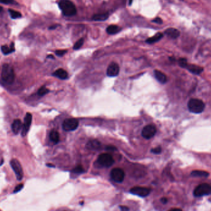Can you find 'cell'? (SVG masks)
Masks as SVG:
<instances>
[{
    "label": "cell",
    "instance_id": "cell-1",
    "mask_svg": "<svg viewBox=\"0 0 211 211\" xmlns=\"http://www.w3.org/2000/svg\"><path fill=\"white\" fill-rule=\"evenodd\" d=\"M59 6L66 16H72L77 13V9L74 4L70 0H60Z\"/></svg>",
    "mask_w": 211,
    "mask_h": 211
},
{
    "label": "cell",
    "instance_id": "cell-2",
    "mask_svg": "<svg viewBox=\"0 0 211 211\" xmlns=\"http://www.w3.org/2000/svg\"><path fill=\"white\" fill-rule=\"evenodd\" d=\"M2 80L8 84H11L14 81L15 73L11 66L5 64L3 66L1 72Z\"/></svg>",
    "mask_w": 211,
    "mask_h": 211
},
{
    "label": "cell",
    "instance_id": "cell-3",
    "mask_svg": "<svg viewBox=\"0 0 211 211\" xmlns=\"http://www.w3.org/2000/svg\"><path fill=\"white\" fill-rule=\"evenodd\" d=\"M188 107L189 110L193 113H201L205 108V104L201 100L192 99L188 102Z\"/></svg>",
    "mask_w": 211,
    "mask_h": 211
},
{
    "label": "cell",
    "instance_id": "cell-4",
    "mask_svg": "<svg viewBox=\"0 0 211 211\" xmlns=\"http://www.w3.org/2000/svg\"><path fill=\"white\" fill-rule=\"evenodd\" d=\"M211 194V186L207 183H203L198 185L194 190L193 195L195 197H202Z\"/></svg>",
    "mask_w": 211,
    "mask_h": 211
},
{
    "label": "cell",
    "instance_id": "cell-5",
    "mask_svg": "<svg viewBox=\"0 0 211 211\" xmlns=\"http://www.w3.org/2000/svg\"><path fill=\"white\" fill-rule=\"evenodd\" d=\"M98 162L103 166L109 167V166H112L114 163V159L110 154L104 153L99 155L98 158Z\"/></svg>",
    "mask_w": 211,
    "mask_h": 211
},
{
    "label": "cell",
    "instance_id": "cell-6",
    "mask_svg": "<svg viewBox=\"0 0 211 211\" xmlns=\"http://www.w3.org/2000/svg\"><path fill=\"white\" fill-rule=\"evenodd\" d=\"M10 164L12 169H13V170L14 171L16 175L17 179L19 181L21 180L23 178L24 173H23V170L21 163L19 162L18 160L14 159L11 160Z\"/></svg>",
    "mask_w": 211,
    "mask_h": 211
},
{
    "label": "cell",
    "instance_id": "cell-7",
    "mask_svg": "<svg viewBox=\"0 0 211 211\" xmlns=\"http://www.w3.org/2000/svg\"><path fill=\"white\" fill-rule=\"evenodd\" d=\"M111 177L114 181L121 183L125 178V172L120 168H115L111 170Z\"/></svg>",
    "mask_w": 211,
    "mask_h": 211
},
{
    "label": "cell",
    "instance_id": "cell-8",
    "mask_svg": "<svg viewBox=\"0 0 211 211\" xmlns=\"http://www.w3.org/2000/svg\"><path fill=\"white\" fill-rule=\"evenodd\" d=\"M78 126V121L75 118H68L64 121L63 128L66 131L75 130Z\"/></svg>",
    "mask_w": 211,
    "mask_h": 211
},
{
    "label": "cell",
    "instance_id": "cell-9",
    "mask_svg": "<svg viewBox=\"0 0 211 211\" xmlns=\"http://www.w3.org/2000/svg\"><path fill=\"white\" fill-rule=\"evenodd\" d=\"M131 194L137 195L140 197H146L149 195L151 189L142 186H135L131 188L130 190Z\"/></svg>",
    "mask_w": 211,
    "mask_h": 211
},
{
    "label": "cell",
    "instance_id": "cell-10",
    "mask_svg": "<svg viewBox=\"0 0 211 211\" xmlns=\"http://www.w3.org/2000/svg\"><path fill=\"white\" fill-rule=\"evenodd\" d=\"M156 133V128L153 125H148L144 127L142 130V136L146 139L152 138Z\"/></svg>",
    "mask_w": 211,
    "mask_h": 211
},
{
    "label": "cell",
    "instance_id": "cell-11",
    "mask_svg": "<svg viewBox=\"0 0 211 211\" xmlns=\"http://www.w3.org/2000/svg\"><path fill=\"white\" fill-rule=\"evenodd\" d=\"M32 121V114L30 113H27L26 114V116L24 119V123L22 126V136L24 137L27 135L28 131L30 129L31 123Z\"/></svg>",
    "mask_w": 211,
    "mask_h": 211
},
{
    "label": "cell",
    "instance_id": "cell-12",
    "mask_svg": "<svg viewBox=\"0 0 211 211\" xmlns=\"http://www.w3.org/2000/svg\"><path fill=\"white\" fill-rule=\"evenodd\" d=\"M119 71L120 69L119 65L116 63H112L109 65L106 73L109 77H115L119 74Z\"/></svg>",
    "mask_w": 211,
    "mask_h": 211
},
{
    "label": "cell",
    "instance_id": "cell-13",
    "mask_svg": "<svg viewBox=\"0 0 211 211\" xmlns=\"http://www.w3.org/2000/svg\"><path fill=\"white\" fill-rule=\"evenodd\" d=\"M184 68L187 69L190 73L196 75H198L203 71V68L195 65H190L188 63L186 65Z\"/></svg>",
    "mask_w": 211,
    "mask_h": 211
},
{
    "label": "cell",
    "instance_id": "cell-14",
    "mask_svg": "<svg viewBox=\"0 0 211 211\" xmlns=\"http://www.w3.org/2000/svg\"><path fill=\"white\" fill-rule=\"evenodd\" d=\"M165 33L167 36L171 39H177L180 36V32L179 30L175 28H169L166 29L165 31Z\"/></svg>",
    "mask_w": 211,
    "mask_h": 211
},
{
    "label": "cell",
    "instance_id": "cell-15",
    "mask_svg": "<svg viewBox=\"0 0 211 211\" xmlns=\"http://www.w3.org/2000/svg\"><path fill=\"white\" fill-rule=\"evenodd\" d=\"M22 123L21 120L17 119L15 120L13 122V123L12 125V130L13 131V133L15 134H18L19 132L22 129Z\"/></svg>",
    "mask_w": 211,
    "mask_h": 211
},
{
    "label": "cell",
    "instance_id": "cell-16",
    "mask_svg": "<svg viewBox=\"0 0 211 211\" xmlns=\"http://www.w3.org/2000/svg\"><path fill=\"white\" fill-rule=\"evenodd\" d=\"M154 73V76H155V77L156 78V79L159 82H161L162 84H164L167 82V76L162 72L159 71V70H155Z\"/></svg>",
    "mask_w": 211,
    "mask_h": 211
},
{
    "label": "cell",
    "instance_id": "cell-17",
    "mask_svg": "<svg viewBox=\"0 0 211 211\" xmlns=\"http://www.w3.org/2000/svg\"><path fill=\"white\" fill-rule=\"evenodd\" d=\"M52 75L60 79H66L68 77L67 72L63 69H58L53 73Z\"/></svg>",
    "mask_w": 211,
    "mask_h": 211
},
{
    "label": "cell",
    "instance_id": "cell-18",
    "mask_svg": "<svg viewBox=\"0 0 211 211\" xmlns=\"http://www.w3.org/2000/svg\"><path fill=\"white\" fill-rule=\"evenodd\" d=\"M49 138L51 139V140L52 142H53L54 143L56 144L59 141L60 139V136H59V134L57 131L55 130H52L50 132L49 134Z\"/></svg>",
    "mask_w": 211,
    "mask_h": 211
},
{
    "label": "cell",
    "instance_id": "cell-19",
    "mask_svg": "<svg viewBox=\"0 0 211 211\" xmlns=\"http://www.w3.org/2000/svg\"><path fill=\"white\" fill-rule=\"evenodd\" d=\"M109 17L108 13H102L95 14L93 17V20L95 21H106Z\"/></svg>",
    "mask_w": 211,
    "mask_h": 211
},
{
    "label": "cell",
    "instance_id": "cell-20",
    "mask_svg": "<svg viewBox=\"0 0 211 211\" xmlns=\"http://www.w3.org/2000/svg\"><path fill=\"white\" fill-rule=\"evenodd\" d=\"M162 37H163V34L162 33L159 32V33H156L155 36L148 39L146 40V42L148 43H153L159 41Z\"/></svg>",
    "mask_w": 211,
    "mask_h": 211
},
{
    "label": "cell",
    "instance_id": "cell-21",
    "mask_svg": "<svg viewBox=\"0 0 211 211\" xmlns=\"http://www.w3.org/2000/svg\"><path fill=\"white\" fill-rule=\"evenodd\" d=\"M1 49L4 55H6L10 54V53H13V52H14L15 51L14 45L13 43H11L10 47H7V45H3V46L1 47Z\"/></svg>",
    "mask_w": 211,
    "mask_h": 211
},
{
    "label": "cell",
    "instance_id": "cell-22",
    "mask_svg": "<svg viewBox=\"0 0 211 211\" xmlns=\"http://www.w3.org/2000/svg\"><path fill=\"white\" fill-rule=\"evenodd\" d=\"M191 175L193 177H207L209 173L205 171L195 170L191 173Z\"/></svg>",
    "mask_w": 211,
    "mask_h": 211
},
{
    "label": "cell",
    "instance_id": "cell-23",
    "mask_svg": "<svg viewBox=\"0 0 211 211\" xmlns=\"http://www.w3.org/2000/svg\"><path fill=\"white\" fill-rule=\"evenodd\" d=\"M120 30H121V29H120L119 27H118L117 25H111L108 26L107 29H106V31H107V32H108L109 34L113 35V34L117 33L119 32Z\"/></svg>",
    "mask_w": 211,
    "mask_h": 211
},
{
    "label": "cell",
    "instance_id": "cell-24",
    "mask_svg": "<svg viewBox=\"0 0 211 211\" xmlns=\"http://www.w3.org/2000/svg\"><path fill=\"white\" fill-rule=\"evenodd\" d=\"M100 143L98 140H90L87 144V147L91 149H97L100 147Z\"/></svg>",
    "mask_w": 211,
    "mask_h": 211
},
{
    "label": "cell",
    "instance_id": "cell-25",
    "mask_svg": "<svg viewBox=\"0 0 211 211\" xmlns=\"http://www.w3.org/2000/svg\"><path fill=\"white\" fill-rule=\"evenodd\" d=\"M8 11H9V13H10L11 17H12L13 19L19 18V17H21V16H22L21 13H19L18 11H14V10H11V9H10V10H9Z\"/></svg>",
    "mask_w": 211,
    "mask_h": 211
},
{
    "label": "cell",
    "instance_id": "cell-26",
    "mask_svg": "<svg viewBox=\"0 0 211 211\" xmlns=\"http://www.w3.org/2000/svg\"><path fill=\"white\" fill-rule=\"evenodd\" d=\"M83 42H84V40L83 39H79L75 44H74V50H78L79 48H80L82 45H83Z\"/></svg>",
    "mask_w": 211,
    "mask_h": 211
},
{
    "label": "cell",
    "instance_id": "cell-27",
    "mask_svg": "<svg viewBox=\"0 0 211 211\" xmlns=\"http://www.w3.org/2000/svg\"><path fill=\"white\" fill-rule=\"evenodd\" d=\"M49 91L47 89V88H46L45 86H43L38 90V94L40 96H43V95H46V94H48L49 92Z\"/></svg>",
    "mask_w": 211,
    "mask_h": 211
},
{
    "label": "cell",
    "instance_id": "cell-28",
    "mask_svg": "<svg viewBox=\"0 0 211 211\" xmlns=\"http://www.w3.org/2000/svg\"><path fill=\"white\" fill-rule=\"evenodd\" d=\"M84 171H85V170L82 165H78L76 166L75 169H73L72 172L75 173H81L84 172Z\"/></svg>",
    "mask_w": 211,
    "mask_h": 211
},
{
    "label": "cell",
    "instance_id": "cell-29",
    "mask_svg": "<svg viewBox=\"0 0 211 211\" xmlns=\"http://www.w3.org/2000/svg\"><path fill=\"white\" fill-rule=\"evenodd\" d=\"M179 65L182 67V68H184V66H186V65L188 63H187V59L185 58H180L179 60Z\"/></svg>",
    "mask_w": 211,
    "mask_h": 211
},
{
    "label": "cell",
    "instance_id": "cell-30",
    "mask_svg": "<svg viewBox=\"0 0 211 211\" xmlns=\"http://www.w3.org/2000/svg\"><path fill=\"white\" fill-rule=\"evenodd\" d=\"M0 3L5 4H14L16 3L15 0H0Z\"/></svg>",
    "mask_w": 211,
    "mask_h": 211
},
{
    "label": "cell",
    "instance_id": "cell-31",
    "mask_svg": "<svg viewBox=\"0 0 211 211\" xmlns=\"http://www.w3.org/2000/svg\"><path fill=\"white\" fill-rule=\"evenodd\" d=\"M161 151H162V149H161V147H157L151 149V152L154 154H160L161 152Z\"/></svg>",
    "mask_w": 211,
    "mask_h": 211
},
{
    "label": "cell",
    "instance_id": "cell-32",
    "mask_svg": "<svg viewBox=\"0 0 211 211\" xmlns=\"http://www.w3.org/2000/svg\"><path fill=\"white\" fill-rule=\"evenodd\" d=\"M23 187H24V184H18V185H17V186L15 187V188L14 189V193H16V192H19V191L23 188Z\"/></svg>",
    "mask_w": 211,
    "mask_h": 211
},
{
    "label": "cell",
    "instance_id": "cell-33",
    "mask_svg": "<svg viewBox=\"0 0 211 211\" xmlns=\"http://www.w3.org/2000/svg\"><path fill=\"white\" fill-rule=\"evenodd\" d=\"M66 53H67V50H57L56 51V55L59 56H63Z\"/></svg>",
    "mask_w": 211,
    "mask_h": 211
},
{
    "label": "cell",
    "instance_id": "cell-34",
    "mask_svg": "<svg viewBox=\"0 0 211 211\" xmlns=\"http://www.w3.org/2000/svg\"><path fill=\"white\" fill-rule=\"evenodd\" d=\"M153 21L155 23L159 24H161L162 23V20L161 18H159V17H156V18L154 19Z\"/></svg>",
    "mask_w": 211,
    "mask_h": 211
},
{
    "label": "cell",
    "instance_id": "cell-35",
    "mask_svg": "<svg viewBox=\"0 0 211 211\" xmlns=\"http://www.w3.org/2000/svg\"><path fill=\"white\" fill-rule=\"evenodd\" d=\"M161 201L162 202V203L166 204L167 203V199L165 198H161Z\"/></svg>",
    "mask_w": 211,
    "mask_h": 211
},
{
    "label": "cell",
    "instance_id": "cell-36",
    "mask_svg": "<svg viewBox=\"0 0 211 211\" xmlns=\"http://www.w3.org/2000/svg\"><path fill=\"white\" fill-rule=\"evenodd\" d=\"M107 149H109V150H115V149H116V148L114 146H109L107 147Z\"/></svg>",
    "mask_w": 211,
    "mask_h": 211
},
{
    "label": "cell",
    "instance_id": "cell-37",
    "mask_svg": "<svg viewBox=\"0 0 211 211\" xmlns=\"http://www.w3.org/2000/svg\"><path fill=\"white\" fill-rule=\"evenodd\" d=\"M120 208L122 210H128V208L125 207V206H120Z\"/></svg>",
    "mask_w": 211,
    "mask_h": 211
},
{
    "label": "cell",
    "instance_id": "cell-38",
    "mask_svg": "<svg viewBox=\"0 0 211 211\" xmlns=\"http://www.w3.org/2000/svg\"><path fill=\"white\" fill-rule=\"evenodd\" d=\"M56 27H57V25H52V26H51V27L49 28V29H55V28H56Z\"/></svg>",
    "mask_w": 211,
    "mask_h": 211
},
{
    "label": "cell",
    "instance_id": "cell-39",
    "mask_svg": "<svg viewBox=\"0 0 211 211\" xmlns=\"http://www.w3.org/2000/svg\"><path fill=\"white\" fill-rule=\"evenodd\" d=\"M170 210H181V209H172Z\"/></svg>",
    "mask_w": 211,
    "mask_h": 211
},
{
    "label": "cell",
    "instance_id": "cell-40",
    "mask_svg": "<svg viewBox=\"0 0 211 211\" xmlns=\"http://www.w3.org/2000/svg\"><path fill=\"white\" fill-rule=\"evenodd\" d=\"M48 58H52V59H54L55 58H54V56H52V55H49L48 56Z\"/></svg>",
    "mask_w": 211,
    "mask_h": 211
},
{
    "label": "cell",
    "instance_id": "cell-41",
    "mask_svg": "<svg viewBox=\"0 0 211 211\" xmlns=\"http://www.w3.org/2000/svg\"><path fill=\"white\" fill-rule=\"evenodd\" d=\"M2 11H3V7L0 6V13H1Z\"/></svg>",
    "mask_w": 211,
    "mask_h": 211
},
{
    "label": "cell",
    "instance_id": "cell-42",
    "mask_svg": "<svg viewBox=\"0 0 211 211\" xmlns=\"http://www.w3.org/2000/svg\"><path fill=\"white\" fill-rule=\"evenodd\" d=\"M131 3H132V0H130V3H129V4H131Z\"/></svg>",
    "mask_w": 211,
    "mask_h": 211
}]
</instances>
